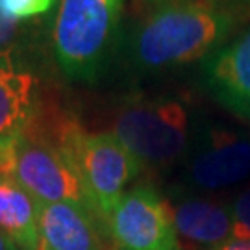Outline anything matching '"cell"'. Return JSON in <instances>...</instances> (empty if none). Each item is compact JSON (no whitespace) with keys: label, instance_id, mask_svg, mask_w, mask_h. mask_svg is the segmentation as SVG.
I'll return each instance as SVG.
<instances>
[{"label":"cell","instance_id":"obj_21","mask_svg":"<svg viewBox=\"0 0 250 250\" xmlns=\"http://www.w3.org/2000/svg\"><path fill=\"white\" fill-rule=\"evenodd\" d=\"M245 13H247V19L250 17V0H245Z\"/></svg>","mask_w":250,"mask_h":250},{"label":"cell","instance_id":"obj_9","mask_svg":"<svg viewBox=\"0 0 250 250\" xmlns=\"http://www.w3.org/2000/svg\"><path fill=\"white\" fill-rule=\"evenodd\" d=\"M41 250H104L93 211L74 202L39 204Z\"/></svg>","mask_w":250,"mask_h":250},{"label":"cell","instance_id":"obj_3","mask_svg":"<svg viewBox=\"0 0 250 250\" xmlns=\"http://www.w3.org/2000/svg\"><path fill=\"white\" fill-rule=\"evenodd\" d=\"M56 146L72 161L93 211L107 223L128 184L139 176L143 163L111 132L87 134L74 119L62 125Z\"/></svg>","mask_w":250,"mask_h":250},{"label":"cell","instance_id":"obj_14","mask_svg":"<svg viewBox=\"0 0 250 250\" xmlns=\"http://www.w3.org/2000/svg\"><path fill=\"white\" fill-rule=\"evenodd\" d=\"M233 237L250 239V188L233 198L232 206Z\"/></svg>","mask_w":250,"mask_h":250},{"label":"cell","instance_id":"obj_11","mask_svg":"<svg viewBox=\"0 0 250 250\" xmlns=\"http://www.w3.org/2000/svg\"><path fill=\"white\" fill-rule=\"evenodd\" d=\"M36 109V78L0 54V137L22 134Z\"/></svg>","mask_w":250,"mask_h":250},{"label":"cell","instance_id":"obj_18","mask_svg":"<svg viewBox=\"0 0 250 250\" xmlns=\"http://www.w3.org/2000/svg\"><path fill=\"white\" fill-rule=\"evenodd\" d=\"M209 250H250V239H239V237H230L228 241L217 245Z\"/></svg>","mask_w":250,"mask_h":250},{"label":"cell","instance_id":"obj_5","mask_svg":"<svg viewBox=\"0 0 250 250\" xmlns=\"http://www.w3.org/2000/svg\"><path fill=\"white\" fill-rule=\"evenodd\" d=\"M107 226L119 250H184L169 204L148 182L126 191Z\"/></svg>","mask_w":250,"mask_h":250},{"label":"cell","instance_id":"obj_1","mask_svg":"<svg viewBox=\"0 0 250 250\" xmlns=\"http://www.w3.org/2000/svg\"><path fill=\"white\" fill-rule=\"evenodd\" d=\"M243 21L239 15L195 0L170 4L146 15L130 39V58L141 71H165L206 60Z\"/></svg>","mask_w":250,"mask_h":250},{"label":"cell","instance_id":"obj_19","mask_svg":"<svg viewBox=\"0 0 250 250\" xmlns=\"http://www.w3.org/2000/svg\"><path fill=\"white\" fill-rule=\"evenodd\" d=\"M143 9H146L148 13L156 11L160 8H165V6H170V4H178V2H186V0H139Z\"/></svg>","mask_w":250,"mask_h":250},{"label":"cell","instance_id":"obj_6","mask_svg":"<svg viewBox=\"0 0 250 250\" xmlns=\"http://www.w3.org/2000/svg\"><path fill=\"white\" fill-rule=\"evenodd\" d=\"M13 176L41 204L74 202L93 211L72 161L56 145L34 137L26 130L19 137Z\"/></svg>","mask_w":250,"mask_h":250},{"label":"cell","instance_id":"obj_15","mask_svg":"<svg viewBox=\"0 0 250 250\" xmlns=\"http://www.w3.org/2000/svg\"><path fill=\"white\" fill-rule=\"evenodd\" d=\"M19 137L21 134L0 137V176H13L15 172Z\"/></svg>","mask_w":250,"mask_h":250},{"label":"cell","instance_id":"obj_8","mask_svg":"<svg viewBox=\"0 0 250 250\" xmlns=\"http://www.w3.org/2000/svg\"><path fill=\"white\" fill-rule=\"evenodd\" d=\"M235 36L202 63L208 91L233 115L250 123V17Z\"/></svg>","mask_w":250,"mask_h":250},{"label":"cell","instance_id":"obj_20","mask_svg":"<svg viewBox=\"0 0 250 250\" xmlns=\"http://www.w3.org/2000/svg\"><path fill=\"white\" fill-rule=\"evenodd\" d=\"M0 250H19V247L4 232H0Z\"/></svg>","mask_w":250,"mask_h":250},{"label":"cell","instance_id":"obj_4","mask_svg":"<svg viewBox=\"0 0 250 250\" xmlns=\"http://www.w3.org/2000/svg\"><path fill=\"white\" fill-rule=\"evenodd\" d=\"M111 134L143 165L167 167L189 148L188 109L172 99L132 100L115 117Z\"/></svg>","mask_w":250,"mask_h":250},{"label":"cell","instance_id":"obj_2","mask_svg":"<svg viewBox=\"0 0 250 250\" xmlns=\"http://www.w3.org/2000/svg\"><path fill=\"white\" fill-rule=\"evenodd\" d=\"M126 0H60L52 32L56 62L71 80L99 76L119 30Z\"/></svg>","mask_w":250,"mask_h":250},{"label":"cell","instance_id":"obj_16","mask_svg":"<svg viewBox=\"0 0 250 250\" xmlns=\"http://www.w3.org/2000/svg\"><path fill=\"white\" fill-rule=\"evenodd\" d=\"M19 28L21 22L8 19L0 9V54L6 52V48L13 45V41L19 36Z\"/></svg>","mask_w":250,"mask_h":250},{"label":"cell","instance_id":"obj_13","mask_svg":"<svg viewBox=\"0 0 250 250\" xmlns=\"http://www.w3.org/2000/svg\"><path fill=\"white\" fill-rule=\"evenodd\" d=\"M54 2L56 0H0V9L8 19L22 22L50 11Z\"/></svg>","mask_w":250,"mask_h":250},{"label":"cell","instance_id":"obj_12","mask_svg":"<svg viewBox=\"0 0 250 250\" xmlns=\"http://www.w3.org/2000/svg\"><path fill=\"white\" fill-rule=\"evenodd\" d=\"M39 204L15 176H0V232L21 250H41Z\"/></svg>","mask_w":250,"mask_h":250},{"label":"cell","instance_id":"obj_17","mask_svg":"<svg viewBox=\"0 0 250 250\" xmlns=\"http://www.w3.org/2000/svg\"><path fill=\"white\" fill-rule=\"evenodd\" d=\"M198 4H204L215 9H224V11H232L241 19H247L245 13V0H195Z\"/></svg>","mask_w":250,"mask_h":250},{"label":"cell","instance_id":"obj_10","mask_svg":"<svg viewBox=\"0 0 250 250\" xmlns=\"http://www.w3.org/2000/svg\"><path fill=\"white\" fill-rule=\"evenodd\" d=\"M170 211L176 232L206 250L233 237L232 209L226 206L189 197L176 202Z\"/></svg>","mask_w":250,"mask_h":250},{"label":"cell","instance_id":"obj_7","mask_svg":"<svg viewBox=\"0 0 250 250\" xmlns=\"http://www.w3.org/2000/svg\"><path fill=\"white\" fill-rule=\"evenodd\" d=\"M186 176L206 191L245 182L250 176V132L219 125L204 128L193 143Z\"/></svg>","mask_w":250,"mask_h":250}]
</instances>
